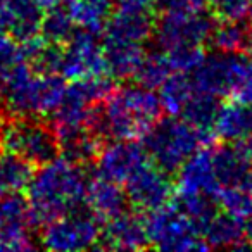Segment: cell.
<instances>
[{"mask_svg": "<svg viewBox=\"0 0 252 252\" xmlns=\"http://www.w3.org/2000/svg\"><path fill=\"white\" fill-rule=\"evenodd\" d=\"M0 135L5 151L21 156L36 168L59 156V142L52 125L38 116H4L0 119Z\"/></svg>", "mask_w": 252, "mask_h": 252, "instance_id": "obj_4", "label": "cell"}, {"mask_svg": "<svg viewBox=\"0 0 252 252\" xmlns=\"http://www.w3.org/2000/svg\"><path fill=\"white\" fill-rule=\"evenodd\" d=\"M2 151H4V144H2V135H0V154H2Z\"/></svg>", "mask_w": 252, "mask_h": 252, "instance_id": "obj_36", "label": "cell"}, {"mask_svg": "<svg viewBox=\"0 0 252 252\" xmlns=\"http://www.w3.org/2000/svg\"><path fill=\"white\" fill-rule=\"evenodd\" d=\"M176 189L180 193H204L216 197L220 190L213 166L211 149H197L176 171Z\"/></svg>", "mask_w": 252, "mask_h": 252, "instance_id": "obj_15", "label": "cell"}, {"mask_svg": "<svg viewBox=\"0 0 252 252\" xmlns=\"http://www.w3.org/2000/svg\"><path fill=\"white\" fill-rule=\"evenodd\" d=\"M213 133L223 142L252 137V104L238 100L221 104L213 125Z\"/></svg>", "mask_w": 252, "mask_h": 252, "instance_id": "obj_20", "label": "cell"}, {"mask_svg": "<svg viewBox=\"0 0 252 252\" xmlns=\"http://www.w3.org/2000/svg\"><path fill=\"white\" fill-rule=\"evenodd\" d=\"M218 206L238 220H247L252 216V185L223 187L214 197Z\"/></svg>", "mask_w": 252, "mask_h": 252, "instance_id": "obj_29", "label": "cell"}, {"mask_svg": "<svg viewBox=\"0 0 252 252\" xmlns=\"http://www.w3.org/2000/svg\"><path fill=\"white\" fill-rule=\"evenodd\" d=\"M33 223L28 199L21 192L0 197V251H30L35 249Z\"/></svg>", "mask_w": 252, "mask_h": 252, "instance_id": "obj_11", "label": "cell"}, {"mask_svg": "<svg viewBox=\"0 0 252 252\" xmlns=\"http://www.w3.org/2000/svg\"><path fill=\"white\" fill-rule=\"evenodd\" d=\"M36 166L11 151L0 154V193L23 192L32 183Z\"/></svg>", "mask_w": 252, "mask_h": 252, "instance_id": "obj_23", "label": "cell"}, {"mask_svg": "<svg viewBox=\"0 0 252 252\" xmlns=\"http://www.w3.org/2000/svg\"><path fill=\"white\" fill-rule=\"evenodd\" d=\"M156 19L152 12H137V11H121L116 9L102 28L104 38L126 40V42L144 43L149 40L154 32Z\"/></svg>", "mask_w": 252, "mask_h": 252, "instance_id": "obj_18", "label": "cell"}, {"mask_svg": "<svg viewBox=\"0 0 252 252\" xmlns=\"http://www.w3.org/2000/svg\"><path fill=\"white\" fill-rule=\"evenodd\" d=\"M76 30V25L71 19L66 5L57 4L45 9L40 23V35L43 40L57 45H64Z\"/></svg>", "mask_w": 252, "mask_h": 252, "instance_id": "obj_27", "label": "cell"}, {"mask_svg": "<svg viewBox=\"0 0 252 252\" xmlns=\"http://www.w3.org/2000/svg\"><path fill=\"white\" fill-rule=\"evenodd\" d=\"M169 74H171V67L166 59V54L152 50V52L144 54L133 78L137 80V83L156 90Z\"/></svg>", "mask_w": 252, "mask_h": 252, "instance_id": "obj_30", "label": "cell"}, {"mask_svg": "<svg viewBox=\"0 0 252 252\" xmlns=\"http://www.w3.org/2000/svg\"><path fill=\"white\" fill-rule=\"evenodd\" d=\"M207 249H251L245 240L244 220L228 213H216L202 228Z\"/></svg>", "mask_w": 252, "mask_h": 252, "instance_id": "obj_21", "label": "cell"}, {"mask_svg": "<svg viewBox=\"0 0 252 252\" xmlns=\"http://www.w3.org/2000/svg\"><path fill=\"white\" fill-rule=\"evenodd\" d=\"M161 114L159 97L152 88L140 83L126 85L114 88L109 97L92 107L88 128L98 138H137Z\"/></svg>", "mask_w": 252, "mask_h": 252, "instance_id": "obj_1", "label": "cell"}, {"mask_svg": "<svg viewBox=\"0 0 252 252\" xmlns=\"http://www.w3.org/2000/svg\"><path fill=\"white\" fill-rule=\"evenodd\" d=\"M244 228H245V240H247L249 247L252 249V216H249L244 223Z\"/></svg>", "mask_w": 252, "mask_h": 252, "instance_id": "obj_35", "label": "cell"}, {"mask_svg": "<svg viewBox=\"0 0 252 252\" xmlns=\"http://www.w3.org/2000/svg\"><path fill=\"white\" fill-rule=\"evenodd\" d=\"M149 244L159 251H206L200 230L173 202L154 209L145 220Z\"/></svg>", "mask_w": 252, "mask_h": 252, "instance_id": "obj_6", "label": "cell"}, {"mask_svg": "<svg viewBox=\"0 0 252 252\" xmlns=\"http://www.w3.org/2000/svg\"><path fill=\"white\" fill-rule=\"evenodd\" d=\"M171 202L195 224L202 233L206 223L218 213V204L214 197L204 193H180L173 195Z\"/></svg>", "mask_w": 252, "mask_h": 252, "instance_id": "obj_28", "label": "cell"}, {"mask_svg": "<svg viewBox=\"0 0 252 252\" xmlns=\"http://www.w3.org/2000/svg\"><path fill=\"white\" fill-rule=\"evenodd\" d=\"M66 92V80L56 73H35L9 85L2 97L4 116H50Z\"/></svg>", "mask_w": 252, "mask_h": 252, "instance_id": "obj_5", "label": "cell"}, {"mask_svg": "<svg viewBox=\"0 0 252 252\" xmlns=\"http://www.w3.org/2000/svg\"><path fill=\"white\" fill-rule=\"evenodd\" d=\"M100 226L90 211L80 207L40 226V245L49 251L76 252L97 247Z\"/></svg>", "mask_w": 252, "mask_h": 252, "instance_id": "obj_7", "label": "cell"}, {"mask_svg": "<svg viewBox=\"0 0 252 252\" xmlns=\"http://www.w3.org/2000/svg\"><path fill=\"white\" fill-rule=\"evenodd\" d=\"M125 192L128 204L138 211L151 213L171 202L175 185L169 178V173L162 171L156 164H149L147 161L125 182Z\"/></svg>", "mask_w": 252, "mask_h": 252, "instance_id": "obj_12", "label": "cell"}, {"mask_svg": "<svg viewBox=\"0 0 252 252\" xmlns=\"http://www.w3.org/2000/svg\"><path fill=\"white\" fill-rule=\"evenodd\" d=\"M85 206L95 218L107 221L128 209V197L125 189H121V183L97 175L87 183Z\"/></svg>", "mask_w": 252, "mask_h": 252, "instance_id": "obj_16", "label": "cell"}, {"mask_svg": "<svg viewBox=\"0 0 252 252\" xmlns=\"http://www.w3.org/2000/svg\"><path fill=\"white\" fill-rule=\"evenodd\" d=\"M206 57L202 45H178L166 50V59L175 73L192 74Z\"/></svg>", "mask_w": 252, "mask_h": 252, "instance_id": "obj_31", "label": "cell"}, {"mask_svg": "<svg viewBox=\"0 0 252 252\" xmlns=\"http://www.w3.org/2000/svg\"><path fill=\"white\" fill-rule=\"evenodd\" d=\"M214 25L216 19L207 9L200 12H162L152 35L164 50L178 45H204L209 42Z\"/></svg>", "mask_w": 252, "mask_h": 252, "instance_id": "obj_9", "label": "cell"}, {"mask_svg": "<svg viewBox=\"0 0 252 252\" xmlns=\"http://www.w3.org/2000/svg\"><path fill=\"white\" fill-rule=\"evenodd\" d=\"M213 166L220 189L252 185V161L233 142L211 149Z\"/></svg>", "mask_w": 252, "mask_h": 252, "instance_id": "obj_17", "label": "cell"}, {"mask_svg": "<svg viewBox=\"0 0 252 252\" xmlns=\"http://www.w3.org/2000/svg\"><path fill=\"white\" fill-rule=\"evenodd\" d=\"M59 74L69 81L105 74L104 54L98 33L81 28L74 30L71 38L63 45Z\"/></svg>", "mask_w": 252, "mask_h": 252, "instance_id": "obj_10", "label": "cell"}, {"mask_svg": "<svg viewBox=\"0 0 252 252\" xmlns=\"http://www.w3.org/2000/svg\"><path fill=\"white\" fill-rule=\"evenodd\" d=\"M220 107H221L220 97L195 90L192 97L189 98V102L185 104L180 118H183L187 123H190L199 131H202V133L209 135L211 138H214L213 125L216 121Z\"/></svg>", "mask_w": 252, "mask_h": 252, "instance_id": "obj_24", "label": "cell"}, {"mask_svg": "<svg viewBox=\"0 0 252 252\" xmlns=\"http://www.w3.org/2000/svg\"><path fill=\"white\" fill-rule=\"evenodd\" d=\"M149 245L145 220L130 211L105 221L97 242V247L107 251H140Z\"/></svg>", "mask_w": 252, "mask_h": 252, "instance_id": "obj_14", "label": "cell"}, {"mask_svg": "<svg viewBox=\"0 0 252 252\" xmlns=\"http://www.w3.org/2000/svg\"><path fill=\"white\" fill-rule=\"evenodd\" d=\"M252 0H206L211 14L220 21H244L251 11Z\"/></svg>", "mask_w": 252, "mask_h": 252, "instance_id": "obj_32", "label": "cell"}, {"mask_svg": "<svg viewBox=\"0 0 252 252\" xmlns=\"http://www.w3.org/2000/svg\"><path fill=\"white\" fill-rule=\"evenodd\" d=\"M209 42L221 52H252V26L242 21L216 23Z\"/></svg>", "mask_w": 252, "mask_h": 252, "instance_id": "obj_26", "label": "cell"}, {"mask_svg": "<svg viewBox=\"0 0 252 252\" xmlns=\"http://www.w3.org/2000/svg\"><path fill=\"white\" fill-rule=\"evenodd\" d=\"M147 161L144 145L135 142V138H119L100 147L94 162L98 176L116 183H125Z\"/></svg>", "mask_w": 252, "mask_h": 252, "instance_id": "obj_13", "label": "cell"}, {"mask_svg": "<svg viewBox=\"0 0 252 252\" xmlns=\"http://www.w3.org/2000/svg\"><path fill=\"white\" fill-rule=\"evenodd\" d=\"M158 0H114L116 9L137 12H154Z\"/></svg>", "mask_w": 252, "mask_h": 252, "instance_id": "obj_34", "label": "cell"}, {"mask_svg": "<svg viewBox=\"0 0 252 252\" xmlns=\"http://www.w3.org/2000/svg\"><path fill=\"white\" fill-rule=\"evenodd\" d=\"M64 5L76 28L102 33L114 7V0H64Z\"/></svg>", "mask_w": 252, "mask_h": 252, "instance_id": "obj_22", "label": "cell"}, {"mask_svg": "<svg viewBox=\"0 0 252 252\" xmlns=\"http://www.w3.org/2000/svg\"><path fill=\"white\" fill-rule=\"evenodd\" d=\"M251 67L252 59L247 52L216 50L211 56L204 57L199 67L192 73L193 87L197 92L216 95L220 98H231Z\"/></svg>", "mask_w": 252, "mask_h": 252, "instance_id": "obj_8", "label": "cell"}, {"mask_svg": "<svg viewBox=\"0 0 252 252\" xmlns=\"http://www.w3.org/2000/svg\"><path fill=\"white\" fill-rule=\"evenodd\" d=\"M144 149L147 158L166 173H176L178 168L213 138L193 128L190 123L178 116L159 118L147 128L144 135Z\"/></svg>", "mask_w": 252, "mask_h": 252, "instance_id": "obj_3", "label": "cell"}, {"mask_svg": "<svg viewBox=\"0 0 252 252\" xmlns=\"http://www.w3.org/2000/svg\"><path fill=\"white\" fill-rule=\"evenodd\" d=\"M87 183L83 168L64 158L40 166L26 189L35 228L85 206Z\"/></svg>", "mask_w": 252, "mask_h": 252, "instance_id": "obj_2", "label": "cell"}, {"mask_svg": "<svg viewBox=\"0 0 252 252\" xmlns=\"http://www.w3.org/2000/svg\"><path fill=\"white\" fill-rule=\"evenodd\" d=\"M195 87L190 74L185 73H171L161 85L158 87V97L162 111L169 116H180L193 95Z\"/></svg>", "mask_w": 252, "mask_h": 252, "instance_id": "obj_25", "label": "cell"}, {"mask_svg": "<svg viewBox=\"0 0 252 252\" xmlns=\"http://www.w3.org/2000/svg\"><path fill=\"white\" fill-rule=\"evenodd\" d=\"M156 7L162 12H200L206 11V0H158Z\"/></svg>", "mask_w": 252, "mask_h": 252, "instance_id": "obj_33", "label": "cell"}, {"mask_svg": "<svg viewBox=\"0 0 252 252\" xmlns=\"http://www.w3.org/2000/svg\"><path fill=\"white\" fill-rule=\"evenodd\" d=\"M102 54L105 74L112 80H126L135 74L145 50L142 43L102 36Z\"/></svg>", "mask_w": 252, "mask_h": 252, "instance_id": "obj_19", "label": "cell"}]
</instances>
